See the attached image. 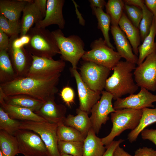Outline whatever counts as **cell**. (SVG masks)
Segmentation results:
<instances>
[{
	"label": "cell",
	"mask_w": 156,
	"mask_h": 156,
	"mask_svg": "<svg viewBox=\"0 0 156 156\" xmlns=\"http://www.w3.org/2000/svg\"><path fill=\"white\" fill-rule=\"evenodd\" d=\"M10 42L9 36L0 29V51H8Z\"/></svg>",
	"instance_id": "41"
},
{
	"label": "cell",
	"mask_w": 156,
	"mask_h": 156,
	"mask_svg": "<svg viewBox=\"0 0 156 156\" xmlns=\"http://www.w3.org/2000/svg\"><path fill=\"white\" fill-rule=\"evenodd\" d=\"M136 64L120 61L113 68V72L106 80L105 89L116 100L123 95L134 94L139 87L134 82L132 72Z\"/></svg>",
	"instance_id": "2"
},
{
	"label": "cell",
	"mask_w": 156,
	"mask_h": 156,
	"mask_svg": "<svg viewBox=\"0 0 156 156\" xmlns=\"http://www.w3.org/2000/svg\"><path fill=\"white\" fill-rule=\"evenodd\" d=\"M112 156H133L125 151L124 149L118 146L115 149Z\"/></svg>",
	"instance_id": "46"
},
{
	"label": "cell",
	"mask_w": 156,
	"mask_h": 156,
	"mask_svg": "<svg viewBox=\"0 0 156 156\" xmlns=\"http://www.w3.org/2000/svg\"><path fill=\"white\" fill-rule=\"evenodd\" d=\"M36 0L44 18L47 9V0Z\"/></svg>",
	"instance_id": "47"
},
{
	"label": "cell",
	"mask_w": 156,
	"mask_h": 156,
	"mask_svg": "<svg viewBox=\"0 0 156 156\" xmlns=\"http://www.w3.org/2000/svg\"><path fill=\"white\" fill-rule=\"evenodd\" d=\"M83 82L91 89L100 92L105 88L111 70L95 63L85 61L79 68Z\"/></svg>",
	"instance_id": "9"
},
{
	"label": "cell",
	"mask_w": 156,
	"mask_h": 156,
	"mask_svg": "<svg viewBox=\"0 0 156 156\" xmlns=\"http://www.w3.org/2000/svg\"><path fill=\"white\" fill-rule=\"evenodd\" d=\"M24 47H14L10 42L8 50L10 58L19 72H22L28 65L30 66L32 61L31 55Z\"/></svg>",
	"instance_id": "24"
},
{
	"label": "cell",
	"mask_w": 156,
	"mask_h": 156,
	"mask_svg": "<svg viewBox=\"0 0 156 156\" xmlns=\"http://www.w3.org/2000/svg\"><path fill=\"white\" fill-rule=\"evenodd\" d=\"M1 107L12 118L21 121H47L31 110L7 104L0 95Z\"/></svg>",
	"instance_id": "19"
},
{
	"label": "cell",
	"mask_w": 156,
	"mask_h": 156,
	"mask_svg": "<svg viewBox=\"0 0 156 156\" xmlns=\"http://www.w3.org/2000/svg\"><path fill=\"white\" fill-rule=\"evenodd\" d=\"M125 140L120 139L118 140L113 141L106 147V150L103 156H112L116 148L124 141Z\"/></svg>",
	"instance_id": "42"
},
{
	"label": "cell",
	"mask_w": 156,
	"mask_h": 156,
	"mask_svg": "<svg viewBox=\"0 0 156 156\" xmlns=\"http://www.w3.org/2000/svg\"><path fill=\"white\" fill-rule=\"evenodd\" d=\"M14 135L17 140L20 154L24 156H48L44 143L36 133L29 130L19 129Z\"/></svg>",
	"instance_id": "8"
},
{
	"label": "cell",
	"mask_w": 156,
	"mask_h": 156,
	"mask_svg": "<svg viewBox=\"0 0 156 156\" xmlns=\"http://www.w3.org/2000/svg\"><path fill=\"white\" fill-rule=\"evenodd\" d=\"M21 29L20 21H11L4 16L0 15V29L10 37L18 35Z\"/></svg>",
	"instance_id": "35"
},
{
	"label": "cell",
	"mask_w": 156,
	"mask_h": 156,
	"mask_svg": "<svg viewBox=\"0 0 156 156\" xmlns=\"http://www.w3.org/2000/svg\"><path fill=\"white\" fill-rule=\"evenodd\" d=\"M143 140H148L156 146V129H144L141 133Z\"/></svg>",
	"instance_id": "39"
},
{
	"label": "cell",
	"mask_w": 156,
	"mask_h": 156,
	"mask_svg": "<svg viewBox=\"0 0 156 156\" xmlns=\"http://www.w3.org/2000/svg\"><path fill=\"white\" fill-rule=\"evenodd\" d=\"M118 26L126 35L131 45L134 53L138 56V47L141 41L139 28L132 24L125 12L123 13L119 21Z\"/></svg>",
	"instance_id": "23"
},
{
	"label": "cell",
	"mask_w": 156,
	"mask_h": 156,
	"mask_svg": "<svg viewBox=\"0 0 156 156\" xmlns=\"http://www.w3.org/2000/svg\"><path fill=\"white\" fill-rule=\"evenodd\" d=\"M30 39L25 47L31 55L52 59L60 51L52 33L45 28L35 26L31 27L27 34Z\"/></svg>",
	"instance_id": "3"
},
{
	"label": "cell",
	"mask_w": 156,
	"mask_h": 156,
	"mask_svg": "<svg viewBox=\"0 0 156 156\" xmlns=\"http://www.w3.org/2000/svg\"><path fill=\"white\" fill-rule=\"evenodd\" d=\"M77 115L70 114L66 117L63 123L73 127L80 132L85 138L92 128V125L88 113L79 108L76 109Z\"/></svg>",
	"instance_id": "20"
},
{
	"label": "cell",
	"mask_w": 156,
	"mask_h": 156,
	"mask_svg": "<svg viewBox=\"0 0 156 156\" xmlns=\"http://www.w3.org/2000/svg\"><path fill=\"white\" fill-rule=\"evenodd\" d=\"M83 141H58V148L60 155L66 154L82 156Z\"/></svg>",
	"instance_id": "32"
},
{
	"label": "cell",
	"mask_w": 156,
	"mask_h": 156,
	"mask_svg": "<svg viewBox=\"0 0 156 156\" xmlns=\"http://www.w3.org/2000/svg\"><path fill=\"white\" fill-rule=\"evenodd\" d=\"M91 8L93 13L97 19L98 28L101 31L105 42L108 46L114 50V47L110 41L109 35L111 24L109 16L102 9L95 7Z\"/></svg>",
	"instance_id": "29"
},
{
	"label": "cell",
	"mask_w": 156,
	"mask_h": 156,
	"mask_svg": "<svg viewBox=\"0 0 156 156\" xmlns=\"http://www.w3.org/2000/svg\"><path fill=\"white\" fill-rule=\"evenodd\" d=\"M0 151L3 156H15L20 153L16 137L0 130Z\"/></svg>",
	"instance_id": "28"
},
{
	"label": "cell",
	"mask_w": 156,
	"mask_h": 156,
	"mask_svg": "<svg viewBox=\"0 0 156 156\" xmlns=\"http://www.w3.org/2000/svg\"><path fill=\"white\" fill-rule=\"evenodd\" d=\"M58 125L57 134L58 141H83L85 138L75 128L66 126L63 123Z\"/></svg>",
	"instance_id": "31"
},
{
	"label": "cell",
	"mask_w": 156,
	"mask_h": 156,
	"mask_svg": "<svg viewBox=\"0 0 156 156\" xmlns=\"http://www.w3.org/2000/svg\"><path fill=\"white\" fill-rule=\"evenodd\" d=\"M65 1L64 0H47L45 17L36 23L35 26L45 28L49 25H56L60 29H64L65 22L62 9Z\"/></svg>",
	"instance_id": "15"
},
{
	"label": "cell",
	"mask_w": 156,
	"mask_h": 156,
	"mask_svg": "<svg viewBox=\"0 0 156 156\" xmlns=\"http://www.w3.org/2000/svg\"><path fill=\"white\" fill-rule=\"evenodd\" d=\"M44 17L36 0H30L26 5L20 21V36L27 34L33 25L42 20Z\"/></svg>",
	"instance_id": "18"
},
{
	"label": "cell",
	"mask_w": 156,
	"mask_h": 156,
	"mask_svg": "<svg viewBox=\"0 0 156 156\" xmlns=\"http://www.w3.org/2000/svg\"><path fill=\"white\" fill-rule=\"evenodd\" d=\"M125 4L122 0H109L105 6L106 13L109 16L111 25H118L124 12Z\"/></svg>",
	"instance_id": "30"
},
{
	"label": "cell",
	"mask_w": 156,
	"mask_h": 156,
	"mask_svg": "<svg viewBox=\"0 0 156 156\" xmlns=\"http://www.w3.org/2000/svg\"><path fill=\"white\" fill-rule=\"evenodd\" d=\"M123 1L125 4L134 6L141 9L144 4L143 0H124Z\"/></svg>",
	"instance_id": "45"
},
{
	"label": "cell",
	"mask_w": 156,
	"mask_h": 156,
	"mask_svg": "<svg viewBox=\"0 0 156 156\" xmlns=\"http://www.w3.org/2000/svg\"><path fill=\"white\" fill-rule=\"evenodd\" d=\"M156 102V95L147 89L141 88L137 94H130L125 98H119L115 100L113 107L115 110L124 108L141 109L148 107L154 108V102Z\"/></svg>",
	"instance_id": "13"
},
{
	"label": "cell",
	"mask_w": 156,
	"mask_h": 156,
	"mask_svg": "<svg viewBox=\"0 0 156 156\" xmlns=\"http://www.w3.org/2000/svg\"><path fill=\"white\" fill-rule=\"evenodd\" d=\"M90 47L91 49L85 51L82 57L85 61L92 62L111 70L121 58L117 52L108 46L102 38L92 41Z\"/></svg>",
	"instance_id": "7"
},
{
	"label": "cell",
	"mask_w": 156,
	"mask_h": 156,
	"mask_svg": "<svg viewBox=\"0 0 156 156\" xmlns=\"http://www.w3.org/2000/svg\"><path fill=\"white\" fill-rule=\"evenodd\" d=\"M20 121L10 118L1 107H0V130L12 135L19 129Z\"/></svg>",
	"instance_id": "33"
},
{
	"label": "cell",
	"mask_w": 156,
	"mask_h": 156,
	"mask_svg": "<svg viewBox=\"0 0 156 156\" xmlns=\"http://www.w3.org/2000/svg\"><path fill=\"white\" fill-rule=\"evenodd\" d=\"M135 83L148 90H156V53L151 54L136 67L133 72Z\"/></svg>",
	"instance_id": "11"
},
{
	"label": "cell",
	"mask_w": 156,
	"mask_h": 156,
	"mask_svg": "<svg viewBox=\"0 0 156 156\" xmlns=\"http://www.w3.org/2000/svg\"><path fill=\"white\" fill-rule=\"evenodd\" d=\"M134 156H156V150L146 147L140 148L136 151Z\"/></svg>",
	"instance_id": "40"
},
{
	"label": "cell",
	"mask_w": 156,
	"mask_h": 156,
	"mask_svg": "<svg viewBox=\"0 0 156 156\" xmlns=\"http://www.w3.org/2000/svg\"><path fill=\"white\" fill-rule=\"evenodd\" d=\"M30 0H0V13L9 20L19 22L21 14Z\"/></svg>",
	"instance_id": "21"
},
{
	"label": "cell",
	"mask_w": 156,
	"mask_h": 156,
	"mask_svg": "<svg viewBox=\"0 0 156 156\" xmlns=\"http://www.w3.org/2000/svg\"><path fill=\"white\" fill-rule=\"evenodd\" d=\"M0 156H3L1 152L0 151Z\"/></svg>",
	"instance_id": "49"
},
{
	"label": "cell",
	"mask_w": 156,
	"mask_h": 156,
	"mask_svg": "<svg viewBox=\"0 0 156 156\" xmlns=\"http://www.w3.org/2000/svg\"><path fill=\"white\" fill-rule=\"evenodd\" d=\"M5 102L12 105L29 109L35 112L38 111L44 102L24 94L6 96L0 92Z\"/></svg>",
	"instance_id": "22"
},
{
	"label": "cell",
	"mask_w": 156,
	"mask_h": 156,
	"mask_svg": "<svg viewBox=\"0 0 156 156\" xmlns=\"http://www.w3.org/2000/svg\"><path fill=\"white\" fill-rule=\"evenodd\" d=\"M156 122V105L155 108L146 107L142 109V114L138 125L129 133L128 139L132 143L136 141L138 135L148 126Z\"/></svg>",
	"instance_id": "27"
},
{
	"label": "cell",
	"mask_w": 156,
	"mask_h": 156,
	"mask_svg": "<svg viewBox=\"0 0 156 156\" xmlns=\"http://www.w3.org/2000/svg\"><path fill=\"white\" fill-rule=\"evenodd\" d=\"M60 51L61 60L69 62L73 69L77 66L86 51L85 44L78 36L75 35L66 37L61 29L51 31Z\"/></svg>",
	"instance_id": "5"
},
{
	"label": "cell",
	"mask_w": 156,
	"mask_h": 156,
	"mask_svg": "<svg viewBox=\"0 0 156 156\" xmlns=\"http://www.w3.org/2000/svg\"><path fill=\"white\" fill-rule=\"evenodd\" d=\"M32 61L26 74L27 77L44 78L61 73L65 67V62L62 60L38 57L31 55Z\"/></svg>",
	"instance_id": "10"
},
{
	"label": "cell",
	"mask_w": 156,
	"mask_h": 156,
	"mask_svg": "<svg viewBox=\"0 0 156 156\" xmlns=\"http://www.w3.org/2000/svg\"><path fill=\"white\" fill-rule=\"evenodd\" d=\"M99 100L92 107L90 117L92 128L96 134H98L102 125L105 124L109 120V115L116 110L113 107L112 95L105 91L101 92Z\"/></svg>",
	"instance_id": "12"
},
{
	"label": "cell",
	"mask_w": 156,
	"mask_h": 156,
	"mask_svg": "<svg viewBox=\"0 0 156 156\" xmlns=\"http://www.w3.org/2000/svg\"><path fill=\"white\" fill-rule=\"evenodd\" d=\"M110 29L116 48L121 57L137 64L138 57L134 53L131 45L124 32L118 25H111Z\"/></svg>",
	"instance_id": "16"
},
{
	"label": "cell",
	"mask_w": 156,
	"mask_h": 156,
	"mask_svg": "<svg viewBox=\"0 0 156 156\" xmlns=\"http://www.w3.org/2000/svg\"><path fill=\"white\" fill-rule=\"evenodd\" d=\"M90 6L103 9L107 2L104 0H89Z\"/></svg>",
	"instance_id": "44"
},
{
	"label": "cell",
	"mask_w": 156,
	"mask_h": 156,
	"mask_svg": "<svg viewBox=\"0 0 156 156\" xmlns=\"http://www.w3.org/2000/svg\"><path fill=\"white\" fill-rule=\"evenodd\" d=\"M144 1L147 8L156 17V0H144Z\"/></svg>",
	"instance_id": "43"
},
{
	"label": "cell",
	"mask_w": 156,
	"mask_h": 156,
	"mask_svg": "<svg viewBox=\"0 0 156 156\" xmlns=\"http://www.w3.org/2000/svg\"><path fill=\"white\" fill-rule=\"evenodd\" d=\"M60 95L62 99L68 106L74 102L75 93L73 89L69 86H66L63 88L61 92Z\"/></svg>",
	"instance_id": "38"
},
{
	"label": "cell",
	"mask_w": 156,
	"mask_h": 156,
	"mask_svg": "<svg viewBox=\"0 0 156 156\" xmlns=\"http://www.w3.org/2000/svg\"><path fill=\"white\" fill-rule=\"evenodd\" d=\"M60 156H75L70 155L64 154L60 155Z\"/></svg>",
	"instance_id": "48"
},
{
	"label": "cell",
	"mask_w": 156,
	"mask_h": 156,
	"mask_svg": "<svg viewBox=\"0 0 156 156\" xmlns=\"http://www.w3.org/2000/svg\"><path fill=\"white\" fill-rule=\"evenodd\" d=\"M58 126L47 121H21L19 129L30 130L38 135L46 146L48 156H60L58 148Z\"/></svg>",
	"instance_id": "6"
},
{
	"label": "cell",
	"mask_w": 156,
	"mask_h": 156,
	"mask_svg": "<svg viewBox=\"0 0 156 156\" xmlns=\"http://www.w3.org/2000/svg\"><path fill=\"white\" fill-rule=\"evenodd\" d=\"M127 16L132 24L139 28L140 23L143 16L142 9L138 7L125 4V10Z\"/></svg>",
	"instance_id": "37"
},
{
	"label": "cell",
	"mask_w": 156,
	"mask_h": 156,
	"mask_svg": "<svg viewBox=\"0 0 156 156\" xmlns=\"http://www.w3.org/2000/svg\"><path fill=\"white\" fill-rule=\"evenodd\" d=\"M55 97L46 101L38 111L35 112L48 122L57 124L63 123L66 118L67 109L62 104H57Z\"/></svg>",
	"instance_id": "17"
},
{
	"label": "cell",
	"mask_w": 156,
	"mask_h": 156,
	"mask_svg": "<svg viewBox=\"0 0 156 156\" xmlns=\"http://www.w3.org/2000/svg\"><path fill=\"white\" fill-rule=\"evenodd\" d=\"M142 114V109L124 108L116 110L111 114L112 127L111 132L106 137L101 138L103 144L107 146L116 137L124 131L132 130L138 126Z\"/></svg>",
	"instance_id": "4"
},
{
	"label": "cell",
	"mask_w": 156,
	"mask_h": 156,
	"mask_svg": "<svg viewBox=\"0 0 156 156\" xmlns=\"http://www.w3.org/2000/svg\"><path fill=\"white\" fill-rule=\"evenodd\" d=\"M61 73L44 78L26 76L14 78L3 82L0 92L6 96L19 94L28 95L45 102L55 97Z\"/></svg>",
	"instance_id": "1"
},
{
	"label": "cell",
	"mask_w": 156,
	"mask_h": 156,
	"mask_svg": "<svg viewBox=\"0 0 156 156\" xmlns=\"http://www.w3.org/2000/svg\"><path fill=\"white\" fill-rule=\"evenodd\" d=\"M77 84L79 100V108L89 114L92 108L100 99L101 93L89 88L82 81L77 69L71 68Z\"/></svg>",
	"instance_id": "14"
},
{
	"label": "cell",
	"mask_w": 156,
	"mask_h": 156,
	"mask_svg": "<svg viewBox=\"0 0 156 156\" xmlns=\"http://www.w3.org/2000/svg\"><path fill=\"white\" fill-rule=\"evenodd\" d=\"M106 148L91 128L83 141L82 156H103Z\"/></svg>",
	"instance_id": "25"
},
{
	"label": "cell",
	"mask_w": 156,
	"mask_h": 156,
	"mask_svg": "<svg viewBox=\"0 0 156 156\" xmlns=\"http://www.w3.org/2000/svg\"><path fill=\"white\" fill-rule=\"evenodd\" d=\"M0 78L12 77L14 74L9 55L7 50L0 51Z\"/></svg>",
	"instance_id": "36"
},
{
	"label": "cell",
	"mask_w": 156,
	"mask_h": 156,
	"mask_svg": "<svg viewBox=\"0 0 156 156\" xmlns=\"http://www.w3.org/2000/svg\"><path fill=\"white\" fill-rule=\"evenodd\" d=\"M156 35V17L154 16L150 32L138 47V57L137 64L140 65L149 55L156 53V42L155 38Z\"/></svg>",
	"instance_id": "26"
},
{
	"label": "cell",
	"mask_w": 156,
	"mask_h": 156,
	"mask_svg": "<svg viewBox=\"0 0 156 156\" xmlns=\"http://www.w3.org/2000/svg\"><path fill=\"white\" fill-rule=\"evenodd\" d=\"M141 9L143 16L140 23L139 29L141 41L142 42L150 32L153 21L154 15L145 4L142 6Z\"/></svg>",
	"instance_id": "34"
}]
</instances>
